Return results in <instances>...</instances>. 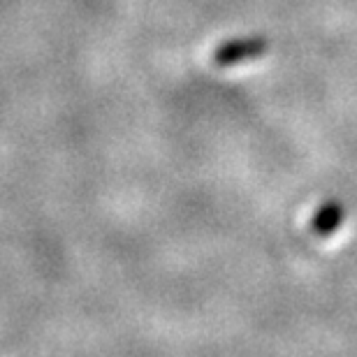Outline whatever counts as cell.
Returning a JSON list of instances; mask_svg holds the SVG:
<instances>
[{
  "label": "cell",
  "instance_id": "cell-1",
  "mask_svg": "<svg viewBox=\"0 0 357 357\" xmlns=\"http://www.w3.org/2000/svg\"><path fill=\"white\" fill-rule=\"evenodd\" d=\"M267 49L269 45L265 38H258V35H253V38H239L213 49L211 61L218 68H230V66H239V63L260 59L262 54H267Z\"/></svg>",
  "mask_w": 357,
  "mask_h": 357
},
{
  "label": "cell",
  "instance_id": "cell-2",
  "mask_svg": "<svg viewBox=\"0 0 357 357\" xmlns=\"http://www.w3.org/2000/svg\"><path fill=\"white\" fill-rule=\"evenodd\" d=\"M344 218H346L344 204L337 202V199H332V202H325L316 213H313L311 232L318 234V237H330V234H334L341 227Z\"/></svg>",
  "mask_w": 357,
  "mask_h": 357
}]
</instances>
